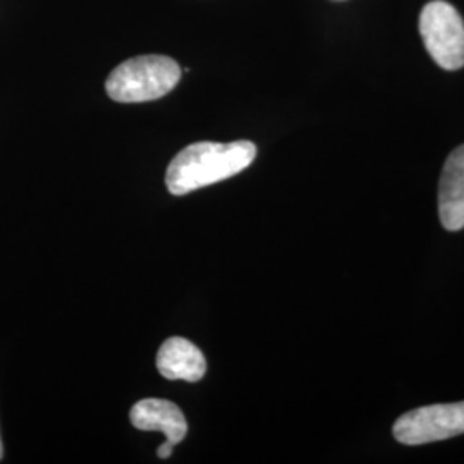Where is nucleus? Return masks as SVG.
I'll return each instance as SVG.
<instances>
[{
  "label": "nucleus",
  "mask_w": 464,
  "mask_h": 464,
  "mask_svg": "<svg viewBox=\"0 0 464 464\" xmlns=\"http://www.w3.org/2000/svg\"><path fill=\"white\" fill-rule=\"evenodd\" d=\"M256 159L255 143L241 140L232 143L199 141L181 150L169 164L167 189L183 197L199 188L229 179L243 172Z\"/></svg>",
  "instance_id": "obj_1"
},
{
  "label": "nucleus",
  "mask_w": 464,
  "mask_h": 464,
  "mask_svg": "<svg viewBox=\"0 0 464 464\" xmlns=\"http://www.w3.org/2000/svg\"><path fill=\"white\" fill-rule=\"evenodd\" d=\"M181 80V67L167 55H138L117 66L107 78V95L121 103L162 99Z\"/></svg>",
  "instance_id": "obj_2"
},
{
  "label": "nucleus",
  "mask_w": 464,
  "mask_h": 464,
  "mask_svg": "<svg viewBox=\"0 0 464 464\" xmlns=\"http://www.w3.org/2000/svg\"><path fill=\"white\" fill-rule=\"evenodd\" d=\"M420 34L431 59L446 71L464 66V21L444 0L427 4L420 14Z\"/></svg>",
  "instance_id": "obj_3"
},
{
  "label": "nucleus",
  "mask_w": 464,
  "mask_h": 464,
  "mask_svg": "<svg viewBox=\"0 0 464 464\" xmlns=\"http://www.w3.org/2000/svg\"><path fill=\"white\" fill-rule=\"evenodd\" d=\"M392 433L404 446H421L464 433V401L433 404L401 416Z\"/></svg>",
  "instance_id": "obj_4"
},
{
  "label": "nucleus",
  "mask_w": 464,
  "mask_h": 464,
  "mask_svg": "<svg viewBox=\"0 0 464 464\" xmlns=\"http://www.w3.org/2000/svg\"><path fill=\"white\" fill-rule=\"evenodd\" d=\"M130 420L138 430L162 431L170 446L179 444L188 433V423L181 408L166 399L138 401L130 413Z\"/></svg>",
  "instance_id": "obj_5"
},
{
  "label": "nucleus",
  "mask_w": 464,
  "mask_h": 464,
  "mask_svg": "<svg viewBox=\"0 0 464 464\" xmlns=\"http://www.w3.org/2000/svg\"><path fill=\"white\" fill-rule=\"evenodd\" d=\"M439 214L448 231L464 227V145L446 160L439 186Z\"/></svg>",
  "instance_id": "obj_6"
},
{
  "label": "nucleus",
  "mask_w": 464,
  "mask_h": 464,
  "mask_svg": "<svg viewBox=\"0 0 464 464\" xmlns=\"http://www.w3.org/2000/svg\"><path fill=\"white\" fill-rule=\"evenodd\" d=\"M157 368L169 381L199 382L207 372V362L191 341L170 337L159 349Z\"/></svg>",
  "instance_id": "obj_7"
},
{
  "label": "nucleus",
  "mask_w": 464,
  "mask_h": 464,
  "mask_svg": "<svg viewBox=\"0 0 464 464\" xmlns=\"http://www.w3.org/2000/svg\"><path fill=\"white\" fill-rule=\"evenodd\" d=\"M172 449L174 446H170V444H164V446H160V448L157 449V456L159 458H162V459H167V458H170L172 456Z\"/></svg>",
  "instance_id": "obj_8"
},
{
  "label": "nucleus",
  "mask_w": 464,
  "mask_h": 464,
  "mask_svg": "<svg viewBox=\"0 0 464 464\" xmlns=\"http://www.w3.org/2000/svg\"><path fill=\"white\" fill-rule=\"evenodd\" d=\"M2 456H4V448H2V439H0V459H2Z\"/></svg>",
  "instance_id": "obj_9"
}]
</instances>
